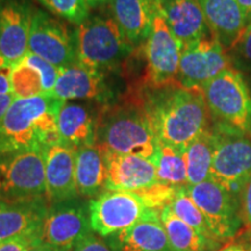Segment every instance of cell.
Listing matches in <instances>:
<instances>
[{
  "mask_svg": "<svg viewBox=\"0 0 251 251\" xmlns=\"http://www.w3.org/2000/svg\"><path fill=\"white\" fill-rule=\"evenodd\" d=\"M100 150L106 166L105 190L137 192L158 181L156 166L148 159L133 155H121L102 148Z\"/></svg>",
  "mask_w": 251,
  "mask_h": 251,
  "instance_id": "ac0fdd59",
  "label": "cell"
},
{
  "mask_svg": "<svg viewBox=\"0 0 251 251\" xmlns=\"http://www.w3.org/2000/svg\"><path fill=\"white\" fill-rule=\"evenodd\" d=\"M238 5L242 8V12L246 18L247 25H250L251 23V0H237ZM248 27V26H247Z\"/></svg>",
  "mask_w": 251,
  "mask_h": 251,
  "instance_id": "74e56055",
  "label": "cell"
},
{
  "mask_svg": "<svg viewBox=\"0 0 251 251\" xmlns=\"http://www.w3.org/2000/svg\"><path fill=\"white\" fill-rule=\"evenodd\" d=\"M34 9L31 0H0V55L11 65L28 52Z\"/></svg>",
  "mask_w": 251,
  "mask_h": 251,
  "instance_id": "9a60e30c",
  "label": "cell"
},
{
  "mask_svg": "<svg viewBox=\"0 0 251 251\" xmlns=\"http://www.w3.org/2000/svg\"><path fill=\"white\" fill-rule=\"evenodd\" d=\"M102 106L89 101H63L58 112L59 142L74 149L94 146Z\"/></svg>",
  "mask_w": 251,
  "mask_h": 251,
  "instance_id": "e0dca14e",
  "label": "cell"
},
{
  "mask_svg": "<svg viewBox=\"0 0 251 251\" xmlns=\"http://www.w3.org/2000/svg\"><path fill=\"white\" fill-rule=\"evenodd\" d=\"M36 242H39V236L35 234L21 235L0 242V251H28Z\"/></svg>",
  "mask_w": 251,
  "mask_h": 251,
  "instance_id": "d6a6232c",
  "label": "cell"
},
{
  "mask_svg": "<svg viewBox=\"0 0 251 251\" xmlns=\"http://www.w3.org/2000/svg\"><path fill=\"white\" fill-rule=\"evenodd\" d=\"M219 251H251V248H248L243 244H238V243H233V244H228L225 248H222L221 250Z\"/></svg>",
  "mask_w": 251,
  "mask_h": 251,
  "instance_id": "f35d334b",
  "label": "cell"
},
{
  "mask_svg": "<svg viewBox=\"0 0 251 251\" xmlns=\"http://www.w3.org/2000/svg\"><path fill=\"white\" fill-rule=\"evenodd\" d=\"M108 5L130 45L141 48L151 30L157 0H111Z\"/></svg>",
  "mask_w": 251,
  "mask_h": 251,
  "instance_id": "603a6c76",
  "label": "cell"
},
{
  "mask_svg": "<svg viewBox=\"0 0 251 251\" xmlns=\"http://www.w3.org/2000/svg\"><path fill=\"white\" fill-rule=\"evenodd\" d=\"M90 9H98L102 6L109 4L111 0H85Z\"/></svg>",
  "mask_w": 251,
  "mask_h": 251,
  "instance_id": "60d3db41",
  "label": "cell"
},
{
  "mask_svg": "<svg viewBox=\"0 0 251 251\" xmlns=\"http://www.w3.org/2000/svg\"><path fill=\"white\" fill-rule=\"evenodd\" d=\"M213 36L228 51L247 28L237 0H198Z\"/></svg>",
  "mask_w": 251,
  "mask_h": 251,
  "instance_id": "7402d4cb",
  "label": "cell"
},
{
  "mask_svg": "<svg viewBox=\"0 0 251 251\" xmlns=\"http://www.w3.org/2000/svg\"><path fill=\"white\" fill-rule=\"evenodd\" d=\"M234 68L228 50L214 36L190 45L181 50L177 81L187 89H201L216 76Z\"/></svg>",
  "mask_w": 251,
  "mask_h": 251,
  "instance_id": "5bb4252c",
  "label": "cell"
},
{
  "mask_svg": "<svg viewBox=\"0 0 251 251\" xmlns=\"http://www.w3.org/2000/svg\"><path fill=\"white\" fill-rule=\"evenodd\" d=\"M139 101L159 143L184 150L212 127L201 89L179 83L162 87H142Z\"/></svg>",
  "mask_w": 251,
  "mask_h": 251,
  "instance_id": "6da1fadb",
  "label": "cell"
},
{
  "mask_svg": "<svg viewBox=\"0 0 251 251\" xmlns=\"http://www.w3.org/2000/svg\"><path fill=\"white\" fill-rule=\"evenodd\" d=\"M213 124L251 137V91L242 72L235 68L202 87Z\"/></svg>",
  "mask_w": 251,
  "mask_h": 251,
  "instance_id": "5b68a950",
  "label": "cell"
},
{
  "mask_svg": "<svg viewBox=\"0 0 251 251\" xmlns=\"http://www.w3.org/2000/svg\"><path fill=\"white\" fill-rule=\"evenodd\" d=\"M188 196L205 216L213 236L218 241L231 238L241 227L240 201L227 188L212 178L186 186Z\"/></svg>",
  "mask_w": 251,
  "mask_h": 251,
  "instance_id": "7c38bea8",
  "label": "cell"
},
{
  "mask_svg": "<svg viewBox=\"0 0 251 251\" xmlns=\"http://www.w3.org/2000/svg\"><path fill=\"white\" fill-rule=\"evenodd\" d=\"M49 12L74 26H79L90 17L85 0H37Z\"/></svg>",
  "mask_w": 251,
  "mask_h": 251,
  "instance_id": "f546056e",
  "label": "cell"
},
{
  "mask_svg": "<svg viewBox=\"0 0 251 251\" xmlns=\"http://www.w3.org/2000/svg\"><path fill=\"white\" fill-rule=\"evenodd\" d=\"M11 65L0 55V94L12 92L11 90Z\"/></svg>",
  "mask_w": 251,
  "mask_h": 251,
  "instance_id": "d590c367",
  "label": "cell"
},
{
  "mask_svg": "<svg viewBox=\"0 0 251 251\" xmlns=\"http://www.w3.org/2000/svg\"><path fill=\"white\" fill-rule=\"evenodd\" d=\"M106 166L99 147L89 146L77 150L76 187L78 197L96 198L105 191Z\"/></svg>",
  "mask_w": 251,
  "mask_h": 251,
  "instance_id": "d4e9b609",
  "label": "cell"
},
{
  "mask_svg": "<svg viewBox=\"0 0 251 251\" xmlns=\"http://www.w3.org/2000/svg\"><path fill=\"white\" fill-rule=\"evenodd\" d=\"M71 251H114V249L102 238L91 233L79 241Z\"/></svg>",
  "mask_w": 251,
  "mask_h": 251,
  "instance_id": "836d02e7",
  "label": "cell"
},
{
  "mask_svg": "<svg viewBox=\"0 0 251 251\" xmlns=\"http://www.w3.org/2000/svg\"><path fill=\"white\" fill-rule=\"evenodd\" d=\"M179 187H174L157 181L151 186L133 192L140 198L141 201L148 209L161 211L163 207L170 205Z\"/></svg>",
  "mask_w": 251,
  "mask_h": 251,
  "instance_id": "4dcf8cb0",
  "label": "cell"
},
{
  "mask_svg": "<svg viewBox=\"0 0 251 251\" xmlns=\"http://www.w3.org/2000/svg\"><path fill=\"white\" fill-rule=\"evenodd\" d=\"M15 97L13 96V93H5V94H0V122L2 121V119L5 118L6 113L8 112V109L11 108L12 103L14 102Z\"/></svg>",
  "mask_w": 251,
  "mask_h": 251,
  "instance_id": "8d00e7d4",
  "label": "cell"
},
{
  "mask_svg": "<svg viewBox=\"0 0 251 251\" xmlns=\"http://www.w3.org/2000/svg\"><path fill=\"white\" fill-rule=\"evenodd\" d=\"M76 153V149L62 142L45 149L46 199L49 205L78 198Z\"/></svg>",
  "mask_w": 251,
  "mask_h": 251,
  "instance_id": "2e32d148",
  "label": "cell"
},
{
  "mask_svg": "<svg viewBox=\"0 0 251 251\" xmlns=\"http://www.w3.org/2000/svg\"><path fill=\"white\" fill-rule=\"evenodd\" d=\"M153 164L159 183L174 187L187 186V169L183 151L159 143Z\"/></svg>",
  "mask_w": 251,
  "mask_h": 251,
  "instance_id": "83f0119b",
  "label": "cell"
},
{
  "mask_svg": "<svg viewBox=\"0 0 251 251\" xmlns=\"http://www.w3.org/2000/svg\"><path fill=\"white\" fill-rule=\"evenodd\" d=\"M91 233L89 202L75 198L49 205L39 231V242L71 251Z\"/></svg>",
  "mask_w": 251,
  "mask_h": 251,
  "instance_id": "8fae6325",
  "label": "cell"
},
{
  "mask_svg": "<svg viewBox=\"0 0 251 251\" xmlns=\"http://www.w3.org/2000/svg\"><path fill=\"white\" fill-rule=\"evenodd\" d=\"M77 63L94 70L119 72L136 49L111 14H94L76 27Z\"/></svg>",
  "mask_w": 251,
  "mask_h": 251,
  "instance_id": "277c9868",
  "label": "cell"
},
{
  "mask_svg": "<svg viewBox=\"0 0 251 251\" xmlns=\"http://www.w3.org/2000/svg\"><path fill=\"white\" fill-rule=\"evenodd\" d=\"M169 206H170L171 211L175 213V215H177L181 221L192 227L201 236L207 238L208 241H212V242L219 243L213 236L208 224H207L205 216L199 209V207L194 203L192 198L188 196L186 186L178 188L174 200Z\"/></svg>",
  "mask_w": 251,
  "mask_h": 251,
  "instance_id": "f1b7e54d",
  "label": "cell"
},
{
  "mask_svg": "<svg viewBox=\"0 0 251 251\" xmlns=\"http://www.w3.org/2000/svg\"><path fill=\"white\" fill-rule=\"evenodd\" d=\"M249 87H250V91H251V72L249 75Z\"/></svg>",
  "mask_w": 251,
  "mask_h": 251,
  "instance_id": "b9f144b4",
  "label": "cell"
},
{
  "mask_svg": "<svg viewBox=\"0 0 251 251\" xmlns=\"http://www.w3.org/2000/svg\"><path fill=\"white\" fill-rule=\"evenodd\" d=\"M46 198L45 149L0 155V201H29Z\"/></svg>",
  "mask_w": 251,
  "mask_h": 251,
  "instance_id": "8992f818",
  "label": "cell"
},
{
  "mask_svg": "<svg viewBox=\"0 0 251 251\" xmlns=\"http://www.w3.org/2000/svg\"><path fill=\"white\" fill-rule=\"evenodd\" d=\"M119 72H105L84 67L79 63L59 70L54 97L63 101H89L102 107L115 105L122 98Z\"/></svg>",
  "mask_w": 251,
  "mask_h": 251,
  "instance_id": "52a82bcc",
  "label": "cell"
},
{
  "mask_svg": "<svg viewBox=\"0 0 251 251\" xmlns=\"http://www.w3.org/2000/svg\"><path fill=\"white\" fill-rule=\"evenodd\" d=\"M141 49L146 61L144 87H162L177 83L183 49L166 24L158 1L151 30Z\"/></svg>",
  "mask_w": 251,
  "mask_h": 251,
  "instance_id": "30bf717a",
  "label": "cell"
},
{
  "mask_svg": "<svg viewBox=\"0 0 251 251\" xmlns=\"http://www.w3.org/2000/svg\"><path fill=\"white\" fill-rule=\"evenodd\" d=\"M59 69L46 59L27 52L11 70V90L15 99L54 96Z\"/></svg>",
  "mask_w": 251,
  "mask_h": 251,
  "instance_id": "d6986e66",
  "label": "cell"
},
{
  "mask_svg": "<svg viewBox=\"0 0 251 251\" xmlns=\"http://www.w3.org/2000/svg\"><path fill=\"white\" fill-rule=\"evenodd\" d=\"M214 155L211 178L240 198L241 191L251 177V137L213 124Z\"/></svg>",
  "mask_w": 251,
  "mask_h": 251,
  "instance_id": "ba28073f",
  "label": "cell"
},
{
  "mask_svg": "<svg viewBox=\"0 0 251 251\" xmlns=\"http://www.w3.org/2000/svg\"><path fill=\"white\" fill-rule=\"evenodd\" d=\"M28 251H63V250L56 249V248L49 247V246H47V244H43L41 242H36L34 246L30 247V249Z\"/></svg>",
  "mask_w": 251,
  "mask_h": 251,
  "instance_id": "ab89813d",
  "label": "cell"
},
{
  "mask_svg": "<svg viewBox=\"0 0 251 251\" xmlns=\"http://www.w3.org/2000/svg\"><path fill=\"white\" fill-rule=\"evenodd\" d=\"M159 216L172 251H214L219 246V243L208 241L181 221L169 205L159 211Z\"/></svg>",
  "mask_w": 251,
  "mask_h": 251,
  "instance_id": "484cf974",
  "label": "cell"
},
{
  "mask_svg": "<svg viewBox=\"0 0 251 251\" xmlns=\"http://www.w3.org/2000/svg\"><path fill=\"white\" fill-rule=\"evenodd\" d=\"M147 209L133 192L105 190L89 201L91 228L102 237L118 235L136 224Z\"/></svg>",
  "mask_w": 251,
  "mask_h": 251,
  "instance_id": "4fadbf2b",
  "label": "cell"
},
{
  "mask_svg": "<svg viewBox=\"0 0 251 251\" xmlns=\"http://www.w3.org/2000/svg\"><path fill=\"white\" fill-rule=\"evenodd\" d=\"M120 251H172L159 211L147 209L130 228L118 234Z\"/></svg>",
  "mask_w": 251,
  "mask_h": 251,
  "instance_id": "cb8c5ba5",
  "label": "cell"
},
{
  "mask_svg": "<svg viewBox=\"0 0 251 251\" xmlns=\"http://www.w3.org/2000/svg\"><path fill=\"white\" fill-rule=\"evenodd\" d=\"M96 146L121 155L142 157L155 163L159 141L142 105L136 99L102 107Z\"/></svg>",
  "mask_w": 251,
  "mask_h": 251,
  "instance_id": "3957f363",
  "label": "cell"
},
{
  "mask_svg": "<svg viewBox=\"0 0 251 251\" xmlns=\"http://www.w3.org/2000/svg\"><path fill=\"white\" fill-rule=\"evenodd\" d=\"M28 52L46 59L59 70L77 63L76 27L41 8L34 9Z\"/></svg>",
  "mask_w": 251,
  "mask_h": 251,
  "instance_id": "9c48e42d",
  "label": "cell"
},
{
  "mask_svg": "<svg viewBox=\"0 0 251 251\" xmlns=\"http://www.w3.org/2000/svg\"><path fill=\"white\" fill-rule=\"evenodd\" d=\"M62 103L54 96L15 99L0 122V155L46 149L59 142L57 118Z\"/></svg>",
  "mask_w": 251,
  "mask_h": 251,
  "instance_id": "7a4b0ae2",
  "label": "cell"
},
{
  "mask_svg": "<svg viewBox=\"0 0 251 251\" xmlns=\"http://www.w3.org/2000/svg\"><path fill=\"white\" fill-rule=\"evenodd\" d=\"M214 155V135L212 127L197 137L184 150L187 169V186L197 185L211 178Z\"/></svg>",
  "mask_w": 251,
  "mask_h": 251,
  "instance_id": "4316f807",
  "label": "cell"
},
{
  "mask_svg": "<svg viewBox=\"0 0 251 251\" xmlns=\"http://www.w3.org/2000/svg\"><path fill=\"white\" fill-rule=\"evenodd\" d=\"M46 198L29 201H0V242L39 231L48 211Z\"/></svg>",
  "mask_w": 251,
  "mask_h": 251,
  "instance_id": "44dd1931",
  "label": "cell"
},
{
  "mask_svg": "<svg viewBox=\"0 0 251 251\" xmlns=\"http://www.w3.org/2000/svg\"><path fill=\"white\" fill-rule=\"evenodd\" d=\"M229 51L235 69L251 71V23Z\"/></svg>",
  "mask_w": 251,
  "mask_h": 251,
  "instance_id": "1f68e13d",
  "label": "cell"
},
{
  "mask_svg": "<svg viewBox=\"0 0 251 251\" xmlns=\"http://www.w3.org/2000/svg\"><path fill=\"white\" fill-rule=\"evenodd\" d=\"M171 33L181 49L212 35L198 0H157Z\"/></svg>",
  "mask_w": 251,
  "mask_h": 251,
  "instance_id": "ffe728a7",
  "label": "cell"
},
{
  "mask_svg": "<svg viewBox=\"0 0 251 251\" xmlns=\"http://www.w3.org/2000/svg\"><path fill=\"white\" fill-rule=\"evenodd\" d=\"M238 201H240L241 219L248 227L251 228V177L244 184Z\"/></svg>",
  "mask_w": 251,
  "mask_h": 251,
  "instance_id": "e575fe53",
  "label": "cell"
}]
</instances>
